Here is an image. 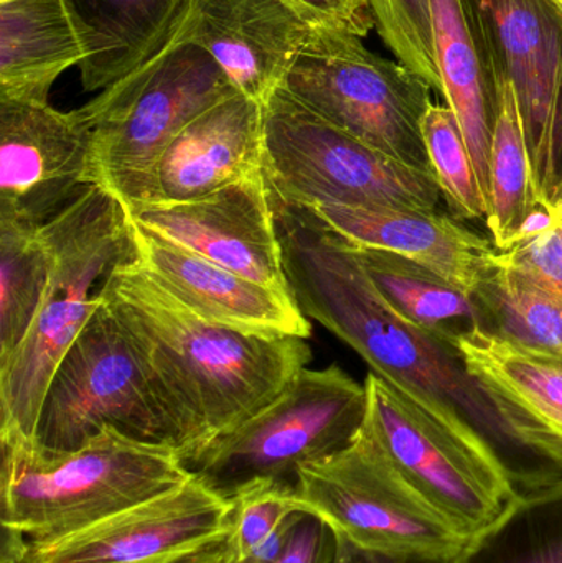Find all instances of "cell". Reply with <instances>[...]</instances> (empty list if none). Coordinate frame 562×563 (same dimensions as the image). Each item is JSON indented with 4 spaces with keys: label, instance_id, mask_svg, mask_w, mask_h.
<instances>
[{
    "label": "cell",
    "instance_id": "cell-1",
    "mask_svg": "<svg viewBox=\"0 0 562 563\" xmlns=\"http://www.w3.org/2000/svg\"><path fill=\"white\" fill-rule=\"evenodd\" d=\"M273 198L290 294L372 373L487 453L518 496L562 482V437L469 371L459 347L403 318L366 276L352 243L312 210Z\"/></svg>",
    "mask_w": 562,
    "mask_h": 563
},
{
    "label": "cell",
    "instance_id": "cell-2",
    "mask_svg": "<svg viewBox=\"0 0 562 563\" xmlns=\"http://www.w3.org/2000/svg\"><path fill=\"white\" fill-rule=\"evenodd\" d=\"M99 298L134 346L184 462L273 402L312 361L304 338L203 320L152 280L135 256L112 269Z\"/></svg>",
    "mask_w": 562,
    "mask_h": 563
},
{
    "label": "cell",
    "instance_id": "cell-3",
    "mask_svg": "<svg viewBox=\"0 0 562 563\" xmlns=\"http://www.w3.org/2000/svg\"><path fill=\"white\" fill-rule=\"evenodd\" d=\"M40 233L52 254V277L35 323L0 366V442L33 443L49 380L98 310L102 282L134 256L128 211L98 184Z\"/></svg>",
    "mask_w": 562,
    "mask_h": 563
},
{
    "label": "cell",
    "instance_id": "cell-4",
    "mask_svg": "<svg viewBox=\"0 0 562 563\" xmlns=\"http://www.w3.org/2000/svg\"><path fill=\"white\" fill-rule=\"evenodd\" d=\"M2 529L30 548L81 531L191 479L180 453L104 430L75 452L0 442Z\"/></svg>",
    "mask_w": 562,
    "mask_h": 563
},
{
    "label": "cell",
    "instance_id": "cell-5",
    "mask_svg": "<svg viewBox=\"0 0 562 563\" xmlns=\"http://www.w3.org/2000/svg\"><path fill=\"white\" fill-rule=\"evenodd\" d=\"M236 92L207 49L178 36L78 109L91 132L96 184L125 211L154 203L155 170L168 145L198 115Z\"/></svg>",
    "mask_w": 562,
    "mask_h": 563
},
{
    "label": "cell",
    "instance_id": "cell-6",
    "mask_svg": "<svg viewBox=\"0 0 562 563\" xmlns=\"http://www.w3.org/2000/svg\"><path fill=\"white\" fill-rule=\"evenodd\" d=\"M366 416L365 384L337 364L304 367L273 402L184 465L231 503L256 488L296 493L299 468L352 445Z\"/></svg>",
    "mask_w": 562,
    "mask_h": 563
},
{
    "label": "cell",
    "instance_id": "cell-7",
    "mask_svg": "<svg viewBox=\"0 0 562 563\" xmlns=\"http://www.w3.org/2000/svg\"><path fill=\"white\" fill-rule=\"evenodd\" d=\"M264 175L271 194L299 207L442 211L434 175L340 131L277 89L264 102Z\"/></svg>",
    "mask_w": 562,
    "mask_h": 563
},
{
    "label": "cell",
    "instance_id": "cell-8",
    "mask_svg": "<svg viewBox=\"0 0 562 563\" xmlns=\"http://www.w3.org/2000/svg\"><path fill=\"white\" fill-rule=\"evenodd\" d=\"M280 89L363 144L434 175L422 135L434 89L360 36L317 29Z\"/></svg>",
    "mask_w": 562,
    "mask_h": 563
},
{
    "label": "cell",
    "instance_id": "cell-9",
    "mask_svg": "<svg viewBox=\"0 0 562 563\" xmlns=\"http://www.w3.org/2000/svg\"><path fill=\"white\" fill-rule=\"evenodd\" d=\"M108 429L177 449L174 427L134 346L99 298L98 310L49 380L33 445L45 452H75Z\"/></svg>",
    "mask_w": 562,
    "mask_h": 563
},
{
    "label": "cell",
    "instance_id": "cell-10",
    "mask_svg": "<svg viewBox=\"0 0 562 563\" xmlns=\"http://www.w3.org/2000/svg\"><path fill=\"white\" fill-rule=\"evenodd\" d=\"M294 496L366 551L455 559L469 542L403 478L366 423L352 445L299 468Z\"/></svg>",
    "mask_w": 562,
    "mask_h": 563
},
{
    "label": "cell",
    "instance_id": "cell-11",
    "mask_svg": "<svg viewBox=\"0 0 562 563\" xmlns=\"http://www.w3.org/2000/svg\"><path fill=\"white\" fill-rule=\"evenodd\" d=\"M366 427L411 488L465 539L520 496L497 463L376 374L365 379Z\"/></svg>",
    "mask_w": 562,
    "mask_h": 563
},
{
    "label": "cell",
    "instance_id": "cell-12",
    "mask_svg": "<svg viewBox=\"0 0 562 563\" xmlns=\"http://www.w3.org/2000/svg\"><path fill=\"white\" fill-rule=\"evenodd\" d=\"M498 79L515 88L538 200L562 214V15L553 0H478Z\"/></svg>",
    "mask_w": 562,
    "mask_h": 563
},
{
    "label": "cell",
    "instance_id": "cell-13",
    "mask_svg": "<svg viewBox=\"0 0 562 563\" xmlns=\"http://www.w3.org/2000/svg\"><path fill=\"white\" fill-rule=\"evenodd\" d=\"M95 184L78 109L0 99V221L40 230Z\"/></svg>",
    "mask_w": 562,
    "mask_h": 563
},
{
    "label": "cell",
    "instance_id": "cell-14",
    "mask_svg": "<svg viewBox=\"0 0 562 563\" xmlns=\"http://www.w3.org/2000/svg\"><path fill=\"white\" fill-rule=\"evenodd\" d=\"M233 503L191 476L185 485L81 531L32 545L25 563H172L233 532Z\"/></svg>",
    "mask_w": 562,
    "mask_h": 563
},
{
    "label": "cell",
    "instance_id": "cell-15",
    "mask_svg": "<svg viewBox=\"0 0 562 563\" xmlns=\"http://www.w3.org/2000/svg\"><path fill=\"white\" fill-rule=\"evenodd\" d=\"M128 214L162 240L290 294L264 172L195 200L142 205Z\"/></svg>",
    "mask_w": 562,
    "mask_h": 563
},
{
    "label": "cell",
    "instance_id": "cell-16",
    "mask_svg": "<svg viewBox=\"0 0 562 563\" xmlns=\"http://www.w3.org/2000/svg\"><path fill=\"white\" fill-rule=\"evenodd\" d=\"M131 238L142 269L203 320L263 336L309 338L312 328L293 294L246 279L132 220Z\"/></svg>",
    "mask_w": 562,
    "mask_h": 563
},
{
    "label": "cell",
    "instance_id": "cell-17",
    "mask_svg": "<svg viewBox=\"0 0 562 563\" xmlns=\"http://www.w3.org/2000/svg\"><path fill=\"white\" fill-rule=\"evenodd\" d=\"M316 30L283 0H195L180 38L207 49L238 91L264 104Z\"/></svg>",
    "mask_w": 562,
    "mask_h": 563
},
{
    "label": "cell",
    "instance_id": "cell-18",
    "mask_svg": "<svg viewBox=\"0 0 562 563\" xmlns=\"http://www.w3.org/2000/svg\"><path fill=\"white\" fill-rule=\"evenodd\" d=\"M306 208L350 243L406 257L471 295L497 266L495 244L442 211Z\"/></svg>",
    "mask_w": 562,
    "mask_h": 563
},
{
    "label": "cell",
    "instance_id": "cell-19",
    "mask_svg": "<svg viewBox=\"0 0 562 563\" xmlns=\"http://www.w3.org/2000/svg\"><path fill=\"white\" fill-rule=\"evenodd\" d=\"M264 172V104L236 92L198 115L155 170L154 203L213 194Z\"/></svg>",
    "mask_w": 562,
    "mask_h": 563
},
{
    "label": "cell",
    "instance_id": "cell-20",
    "mask_svg": "<svg viewBox=\"0 0 562 563\" xmlns=\"http://www.w3.org/2000/svg\"><path fill=\"white\" fill-rule=\"evenodd\" d=\"M442 98L454 111L488 205V162L498 114V76L478 0H428Z\"/></svg>",
    "mask_w": 562,
    "mask_h": 563
},
{
    "label": "cell",
    "instance_id": "cell-21",
    "mask_svg": "<svg viewBox=\"0 0 562 563\" xmlns=\"http://www.w3.org/2000/svg\"><path fill=\"white\" fill-rule=\"evenodd\" d=\"M195 0H62L81 43L85 91H104L180 36Z\"/></svg>",
    "mask_w": 562,
    "mask_h": 563
},
{
    "label": "cell",
    "instance_id": "cell-22",
    "mask_svg": "<svg viewBox=\"0 0 562 563\" xmlns=\"http://www.w3.org/2000/svg\"><path fill=\"white\" fill-rule=\"evenodd\" d=\"M82 62L62 0L0 3V99L49 104L56 79Z\"/></svg>",
    "mask_w": 562,
    "mask_h": 563
},
{
    "label": "cell",
    "instance_id": "cell-23",
    "mask_svg": "<svg viewBox=\"0 0 562 563\" xmlns=\"http://www.w3.org/2000/svg\"><path fill=\"white\" fill-rule=\"evenodd\" d=\"M352 246L383 298L416 327L455 347L462 338L485 328L484 310L474 295L406 257Z\"/></svg>",
    "mask_w": 562,
    "mask_h": 563
},
{
    "label": "cell",
    "instance_id": "cell-24",
    "mask_svg": "<svg viewBox=\"0 0 562 563\" xmlns=\"http://www.w3.org/2000/svg\"><path fill=\"white\" fill-rule=\"evenodd\" d=\"M469 371L562 437V363L477 328L459 341Z\"/></svg>",
    "mask_w": 562,
    "mask_h": 563
},
{
    "label": "cell",
    "instance_id": "cell-25",
    "mask_svg": "<svg viewBox=\"0 0 562 563\" xmlns=\"http://www.w3.org/2000/svg\"><path fill=\"white\" fill-rule=\"evenodd\" d=\"M454 563H562V482L517 498Z\"/></svg>",
    "mask_w": 562,
    "mask_h": 563
},
{
    "label": "cell",
    "instance_id": "cell-26",
    "mask_svg": "<svg viewBox=\"0 0 562 563\" xmlns=\"http://www.w3.org/2000/svg\"><path fill=\"white\" fill-rule=\"evenodd\" d=\"M474 298L484 310L485 330L562 363V301L553 295L497 263Z\"/></svg>",
    "mask_w": 562,
    "mask_h": 563
},
{
    "label": "cell",
    "instance_id": "cell-27",
    "mask_svg": "<svg viewBox=\"0 0 562 563\" xmlns=\"http://www.w3.org/2000/svg\"><path fill=\"white\" fill-rule=\"evenodd\" d=\"M537 200L517 92L498 79V114L488 162V218L492 243L507 251L518 224Z\"/></svg>",
    "mask_w": 562,
    "mask_h": 563
},
{
    "label": "cell",
    "instance_id": "cell-28",
    "mask_svg": "<svg viewBox=\"0 0 562 563\" xmlns=\"http://www.w3.org/2000/svg\"><path fill=\"white\" fill-rule=\"evenodd\" d=\"M52 277V254L40 230L0 221V366L35 323Z\"/></svg>",
    "mask_w": 562,
    "mask_h": 563
},
{
    "label": "cell",
    "instance_id": "cell-29",
    "mask_svg": "<svg viewBox=\"0 0 562 563\" xmlns=\"http://www.w3.org/2000/svg\"><path fill=\"white\" fill-rule=\"evenodd\" d=\"M422 135L432 174L452 213L487 224V200L478 184L461 124L445 102L429 106L422 119Z\"/></svg>",
    "mask_w": 562,
    "mask_h": 563
},
{
    "label": "cell",
    "instance_id": "cell-30",
    "mask_svg": "<svg viewBox=\"0 0 562 563\" xmlns=\"http://www.w3.org/2000/svg\"><path fill=\"white\" fill-rule=\"evenodd\" d=\"M375 29L396 62L442 95L428 0H372Z\"/></svg>",
    "mask_w": 562,
    "mask_h": 563
},
{
    "label": "cell",
    "instance_id": "cell-31",
    "mask_svg": "<svg viewBox=\"0 0 562 563\" xmlns=\"http://www.w3.org/2000/svg\"><path fill=\"white\" fill-rule=\"evenodd\" d=\"M231 545L238 563L256 561L283 536L293 516L304 508L294 493L280 488H256L233 501Z\"/></svg>",
    "mask_w": 562,
    "mask_h": 563
},
{
    "label": "cell",
    "instance_id": "cell-32",
    "mask_svg": "<svg viewBox=\"0 0 562 563\" xmlns=\"http://www.w3.org/2000/svg\"><path fill=\"white\" fill-rule=\"evenodd\" d=\"M339 548L335 529L316 512L300 509L283 536L251 563H335Z\"/></svg>",
    "mask_w": 562,
    "mask_h": 563
},
{
    "label": "cell",
    "instance_id": "cell-33",
    "mask_svg": "<svg viewBox=\"0 0 562 563\" xmlns=\"http://www.w3.org/2000/svg\"><path fill=\"white\" fill-rule=\"evenodd\" d=\"M497 263L562 301V234L558 228L504 253L498 251Z\"/></svg>",
    "mask_w": 562,
    "mask_h": 563
},
{
    "label": "cell",
    "instance_id": "cell-34",
    "mask_svg": "<svg viewBox=\"0 0 562 563\" xmlns=\"http://www.w3.org/2000/svg\"><path fill=\"white\" fill-rule=\"evenodd\" d=\"M316 29L365 38L375 29L372 0H283Z\"/></svg>",
    "mask_w": 562,
    "mask_h": 563
},
{
    "label": "cell",
    "instance_id": "cell-35",
    "mask_svg": "<svg viewBox=\"0 0 562 563\" xmlns=\"http://www.w3.org/2000/svg\"><path fill=\"white\" fill-rule=\"evenodd\" d=\"M561 217L562 214L558 213L554 208H551L550 205L537 198V200L531 203V207L528 208L521 223L518 224L508 250L557 230V228L560 227ZM502 253H504V251H502Z\"/></svg>",
    "mask_w": 562,
    "mask_h": 563
},
{
    "label": "cell",
    "instance_id": "cell-36",
    "mask_svg": "<svg viewBox=\"0 0 562 563\" xmlns=\"http://www.w3.org/2000/svg\"><path fill=\"white\" fill-rule=\"evenodd\" d=\"M335 563H454V559L425 558V555L385 554L356 548L340 538L339 555Z\"/></svg>",
    "mask_w": 562,
    "mask_h": 563
},
{
    "label": "cell",
    "instance_id": "cell-37",
    "mask_svg": "<svg viewBox=\"0 0 562 563\" xmlns=\"http://www.w3.org/2000/svg\"><path fill=\"white\" fill-rule=\"evenodd\" d=\"M172 563H238L236 555H234L233 545H231L230 538L217 542V544L208 545L195 554L187 555Z\"/></svg>",
    "mask_w": 562,
    "mask_h": 563
},
{
    "label": "cell",
    "instance_id": "cell-38",
    "mask_svg": "<svg viewBox=\"0 0 562 563\" xmlns=\"http://www.w3.org/2000/svg\"><path fill=\"white\" fill-rule=\"evenodd\" d=\"M553 2L562 10V0H553Z\"/></svg>",
    "mask_w": 562,
    "mask_h": 563
},
{
    "label": "cell",
    "instance_id": "cell-39",
    "mask_svg": "<svg viewBox=\"0 0 562 563\" xmlns=\"http://www.w3.org/2000/svg\"><path fill=\"white\" fill-rule=\"evenodd\" d=\"M558 230H560V233L562 234V217H561L560 227H558Z\"/></svg>",
    "mask_w": 562,
    "mask_h": 563
},
{
    "label": "cell",
    "instance_id": "cell-40",
    "mask_svg": "<svg viewBox=\"0 0 562 563\" xmlns=\"http://www.w3.org/2000/svg\"><path fill=\"white\" fill-rule=\"evenodd\" d=\"M557 7H558V5H557ZM558 10H560V12H561V15H562V10L560 9V7H558Z\"/></svg>",
    "mask_w": 562,
    "mask_h": 563
},
{
    "label": "cell",
    "instance_id": "cell-41",
    "mask_svg": "<svg viewBox=\"0 0 562 563\" xmlns=\"http://www.w3.org/2000/svg\"><path fill=\"white\" fill-rule=\"evenodd\" d=\"M2 2H7V0H0V3H2Z\"/></svg>",
    "mask_w": 562,
    "mask_h": 563
}]
</instances>
